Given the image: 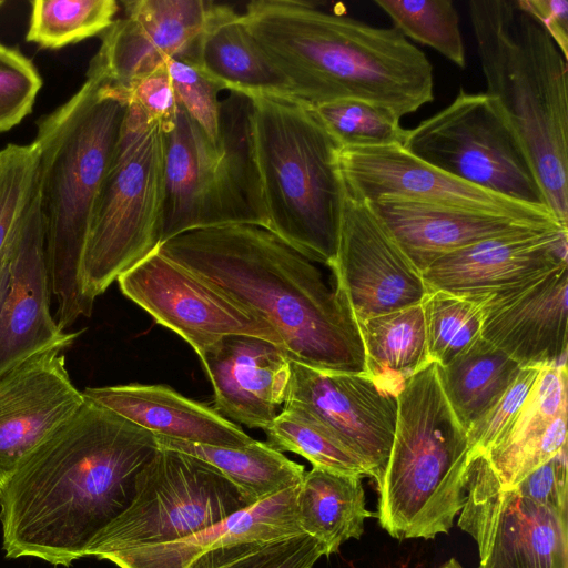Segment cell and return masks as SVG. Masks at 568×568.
Instances as JSON below:
<instances>
[{
  "label": "cell",
  "instance_id": "d590c367",
  "mask_svg": "<svg viewBox=\"0 0 568 568\" xmlns=\"http://www.w3.org/2000/svg\"><path fill=\"white\" fill-rule=\"evenodd\" d=\"M339 148L403 145L406 129L389 109L361 100L311 106Z\"/></svg>",
  "mask_w": 568,
  "mask_h": 568
},
{
  "label": "cell",
  "instance_id": "8fae6325",
  "mask_svg": "<svg viewBox=\"0 0 568 568\" xmlns=\"http://www.w3.org/2000/svg\"><path fill=\"white\" fill-rule=\"evenodd\" d=\"M403 148L462 181L547 206L527 155L485 92L460 88L447 106L406 130Z\"/></svg>",
  "mask_w": 568,
  "mask_h": 568
},
{
  "label": "cell",
  "instance_id": "3957f363",
  "mask_svg": "<svg viewBox=\"0 0 568 568\" xmlns=\"http://www.w3.org/2000/svg\"><path fill=\"white\" fill-rule=\"evenodd\" d=\"M242 17L291 97L311 106L361 100L402 119L434 100L432 63L394 27H375L305 0H254Z\"/></svg>",
  "mask_w": 568,
  "mask_h": 568
},
{
  "label": "cell",
  "instance_id": "e575fe53",
  "mask_svg": "<svg viewBox=\"0 0 568 568\" xmlns=\"http://www.w3.org/2000/svg\"><path fill=\"white\" fill-rule=\"evenodd\" d=\"M420 306L430 362L448 365L481 337L479 304L444 291H428Z\"/></svg>",
  "mask_w": 568,
  "mask_h": 568
},
{
  "label": "cell",
  "instance_id": "e0dca14e",
  "mask_svg": "<svg viewBox=\"0 0 568 568\" xmlns=\"http://www.w3.org/2000/svg\"><path fill=\"white\" fill-rule=\"evenodd\" d=\"M212 1H124V17L101 34L87 78H97L129 94L140 79L173 58L189 60L202 34Z\"/></svg>",
  "mask_w": 568,
  "mask_h": 568
},
{
  "label": "cell",
  "instance_id": "f35d334b",
  "mask_svg": "<svg viewBox=\"0 0 568 568\" xmlns=\"http://www.w3.org/2000/svg\"><path fill=\"white\" fill-rule=\"evenodd\" d=\"M166 68L179 105L214 142L220 141L222 90L195 64L181 58L168 61Z\"/></svg>",
  "mask_w": 568,
  "mask_h": 568
},
{
  "label": "cell",
  "instance_id": "60d3db41",
  "mask_svg": "<svg viewBox=\"0 0 568 568\" xmlns=\"http://www.w3.org/2000/svg\"><path fill=\"white\" fill-rule=\"evenodd\" d=\"M328 556L325 545L307 534L272 541L263 548L216 568H312Z\"/></svg>",
  "mask_w": 568,
  "mask_h": 568
},
{
  "label": "cell",
  "instance_id": "74e56055",
  "mask_svg": "<svg viewBox=\"0 0 568 568\" xmlns=\"http://www.w3.org/2000/svg\"><path fill=\"white\" fill-rule=\"evenodd\" d=\"M42 83L29 58L0 42V133L11 130L32 112Z\"/></svg>",
  "mask_w": 568,
  "mask_h": 568
},
{
  "label": "cell",
  "instance_id": "484cf974",
  "mask_svg": "<svg viewBox=\"0 0 568 568\" xmlns=\"http://www.w3.org/2000/svg\"><path fill=\"white\" fill-rule=\"evenodd\" d=\"M82 393L87 399L156 436L231 448L245 447L255 440L213 407L166 385L87 387Z\"/></svg>",
  "mask_w": 568,
  "mask_h": 568
},
{
  "label": "cell",
  "instance_id": "cb8c5ba5",
  "mask_svg": "<svg viewBox=\"0 0 568 568\" xmlns=\"http://www.w3.org/2000/svg\"><path fill=\"white\" fill-rule=\"evenodd\" d=\"M367 202L420 273L436 260L486 240L528 231L568 230L557 224L406 199Z\"/></svg>",
  "mask_w": 568,
  "mask_h": 568
},
{
  "label": "cell",
  "instance_id": "52a82bcc",
  "mask_svg": "<svg viewBox=\"0 0 568 568\" xmlns=\"http://www.w3.org/2000/svg\"><path fill=\"white\" fill-rule=\"evenodd\" d=\"M394 440L376 484V517L393 538L448 534L465 503L469 447L430 362L398 396Z\"/></svg>",
  "mask_w": 568,
  "mask_h": 568
},
{
  "label": "cell",
  "instance_id": "4316f807",
  "mask_svg": "<svg viewBox=\"0 0 568 568\" xmlns=\"http://www.w3.org/2000/svg\"><path fill=\"white\" fill-rule=\"evenodd\" d=\"M222 90L247 97L291 95L290 85L271 62L233 7L212 1L191 58Z\"/></svg>",
  "mask_w": 568,
  "mask_h": 568
},
{
  "label": "cell",
  "instance_id": "7a4b0ae2",
  "mask_svg": "<svg viewBox=\"0 0 568 568\" xmlns=\"http://www.w3.org/2000/svg\"><path fill=\"white\" fill-rule=\"evenodd\" d=\"M159 250L271 326L291 361L323 372L365 373L361 331L346 295L270 230H194Z\"/></svg>",
  "mask_w": 568,
  "mask_h": 568
},
{
  "label": "cell",
  "instance_id": "4dcf8cb0",
  "mask_svg": "<svg viewBox=\"0 0 568 568\" xmlns=\"http://www.w3.org/2000/svg\"><path fill=\"white\" fill-rule=\"evenodd\" d=\"M435 365L442 390L466 433L496 404L521 369L483 337L448 365Z\"/></svg>",
  "mask_w": 568,
  "mask_h": 568
},
{
  "label": "cell",
  "instance_id": "9a60e30c",
  "mask_svg": "<svg viewBox=\"0 0 568 568\" xmlns=\"http://www.w3.org/2000/svg\"><path fill=\"white\" fill-rule=\"evenodd\" d=\"M358 322L419 305L422 273L398 247L369 203L345 190L338 246L329 266Z\"/></svg>",
  "mask_w": 568,
  "mask_h": 568
},
{
  "label": "cell",
  "instance_id": "7c38bea8",
  "mask_svg": "<svg viewBox=\"0 0 568 568\" xmlns=\"http://www.w3.org/2000/svg\"><path fill=\"white\" fill-rule=\"evenodd\" d=\"M457 524L476 541L477 568H568V511L504 488L485 453L469 450Z\"/></svg>",
  "mask_w": 568,
  "mask_h": 568
},
{
  "label": "cell",
  "instance_id": "ffe728a7",
  "mask_svg": "<svg viewBox=\"0 0 568 568\" xmlns=\"http://www.w3.org/2000/svg\"><path fill=\"white\" fill-rule=\"evenodd\" d=\"M84 400L61 349L36 355L0 376V487Z\"/></svg>",
  "mask_w": 568,
  "mask_h": 568
},
{
  "label": "cell",
  "instance_id": "603a6c76",
  "mask_svg": "<svg viewBox=\"0 0 568 568\" xmlns=\"http://www.w3.org/2000/svg\"><path fill=\"white\" fill-rule=\"evenodd\" d=\"M200 359L220 415L262 430L272 423L286 400L291 379V358L280 346L254 336L230 335Z\"/></svg>",
  "mask_w": 568,
  "mask_h": 568
},
{
  "label": "cell",
  "instance_id": "5bb4252c",
  "mask_svg": "<svg viewBox=\"0 0 568 568\" xmlns=\"http://www.w3.org/2000/svg\"><path fill=\"white\" fill-rule=\"evenodd\" d=\"M337 165L347 193L361 200L406 199L560 225L547 206L515 201L462 181L400 144L339 148Z\"/></svg>",
  "mask_w": 568,
  "mask_h": 568
},
{
  "label": "cell",
  "instance_id": "ab89813d",
  "mask_svg": "<svg viewBox=\"0 0 568 568\" xmlns=\"http://www.w3.org/2000/svg\"><path fill=\"white\" fill-rule=\"evenodd\" d=\"M539 367H523L503 396L467 432L470 452L485 453L513 420L534 386Z\"/></svg>",
  "mask_w": 568,
  "mask_h": 568
},
{
  "label": "cell",
  "instance_id": "b9f144b4",
  "mask_svg": "<svg viewBox=\"0 0 568 568\" xmlns=\"http://www.w3.org/2000/svg\"><path fill=\"white\" fill-rule=\"evenodd\" d=\"M523 496L559 511H568L567 447L514 487Z\"/></svg>",
  "mask_w": 568,
  "mask_h": 568
},
{
  "label": "cell",
  "instance_id": "ba28073f",
  "mask_svg": "<svg viewBox=\"0 0 568 568\" xmlns=\"http://www.w3.org/2000/svg\"><path fill=\"white\" fill-rule=\"evenodd\" d=\"M251 111L250 97L229 92L221 100V136L214 143L179 105L174 123L163 130L161 245L201 229L233 224L267 229Z\"/></svg>",
  "mask_w": 568,
  "mask_h": 568
},
{
  "label": "cell",
  "instance_id": "bcb514c9",
  "mask_svg": "<svg viewBox=\"0 0 568 568\" xmlns=\"http://www.w3.org/2000/svg\"><path fill=\"white\" fill-rule=\"evenodd\" d=\"M437 568H464L456 558H450Z\"/></svg>",
  "mask_w": 568,
  "mask_h": 568
},
{
  "label": "cell",
  "instance_id": "7402d4cb",
  "mask_svg": "<svg viewBox=\"0 0 568 568\" xmlns=\"http://www.w3.org/2000/svg\"><path fill=\"white\" fill-rule=\"evenodd\" d=\"M568 230H539L486 240L449 253L422 272L427 291L480 304L489 296L568 265Z\"/></svg>",
  "mask_w": 568,
  "mask_h": 568
},
{
  "label": "cell",
  "instance_id": "7dc6e473",
  "mask_svg": "<svg viewBox=\"0 0 568 568\" xmlns=\"http://www.w3.org/2000/svg\"><path fill=\"white\" fill-rule=\"evenodd\" d=\"M3 4V1H0V7Z\"/></svg>",
  "mask_w": 568,
  "mask_h": 568
},
{
  "label": "cell",
  "instance_id": "83f0119b",
  "mask_svg": "<svg viewBox=\"0 0 568 568\" xmlns=\"http://www.w3.org/2000/svg\"><path fill=\"white\" fill-rule=\"evenodd\" d=\"M361 476L313 467L305 471L296 495L303 532L322 541L328 556L349 539H359L365 520L376 517L366 508Z\"/></svg>",
  "mask_w": 568,
  "mask_h": 568
},
{
  "label": "cell",
  "instance_id": "ac0fdd59",
  "mask_svg": "<svg viewBox=\"0 0 568 568\" xmlns=\"http://www.w3.org/2000/svg\"><path fill=\"white\" fill-rule=\"evenodd\" d=\"M10 281L0 311V376L81 335L62 331L51 314V287L39 186L8 243Z\"/></svg>",
  "mask_w": 568,
  "mask_h": 568
},
{
  "label": "cell",
  "instance_id": "ee69618b",
  "mask_svg": "<svg viewBox=\"0 0 568 568\" xmlns=\"http://www.w3.org/2000/svg\"><path fill=\"white\" fill-rule=\"evenodd\" d=\"M519 2L544 27L568 60V1L519 0Z\"/></svg>",
  "mask_w": 568,
  "mask_h": 568
},
{
  "label": "cell",
  "instance_id": "d6a6232c",
  "mask_svg": "<svg viewBox=\"0 0 568 568\" xmlns=\"http://www.w3.org/2000/svg\"><path fill=\"white\" fill-rule=\"evenodd\" d=\"M28 42L57 50L102 34L115 20L114 0H33Z\"/></svg>",
  "mask_w": 568,
  "mask_h": 568
},
{
  "label": "cell",
  "instance_id": "d4e9b609",
  "mask_svg": "<svg viewBox=\"0 0 568 568\" xmlns=\"http://www.w3.org/2000/svg\"><path fill=\"white\" fill-rule=\"evenodd\" d=\"M566 363L542 367L521 407L486 452L504 488H514L567 447Z\"/></svg>",
  "mask_w": 568,
  "mask_h": 568
},
{
  "label": "cell",
  "instance_id": "8d00e7d4",
  "mask_svg": "<svg viewBox=\"0 0 568 568\" xmlns=\"http://www.w3.org/2000/svg\"><path fill=\"white\" fill-rule=\"evenodd\" d=\"M40 150L32 141L0 150V260L39 186Z\"/></svg>",
  "mask_w": 568,
  "mask_h": 568
},
{
  "label": "cell",
  "instance_id": "277c9868",
  "mask_svg": "<svg viewBox=\"0 0 568 568\" xmlns=\"http://www.w3.org/2000/svg\"><path fill=\"white\" fill-rule=\"evenodd\" d=\"M129 94L97 78L37 121L39 194L55 322L62 331L90 317L81 270L94 205L111 165Z\"/></svg>",
  "mask_w": 568,
  "mask_h": 568
},
{
  "label": "cell",
  "instance_id": "7bdbcfd3",
  "mask_svg": "<svg viewBox=\"0 0 568 568\" xmlns=\"http://www.w3.org/2000/svg\"><path fill=\"white\" fill-rule=\"evenodd\" d=\"M129 98L149 118L161 122L163 130L174 123L179 102L166 64L136 81L129 89Z\"/></svg>",
  "mask_w": 568,
  "mask_h": 568
},
{
  "label": "cell",
  "instance_id": "f6af8a7d",
  "mask_svg": "<svg viewBox=\"0 0 568 568\" xmlns=\"http://www.w3.org/2000/svg\"><path fill=\"white\" fill-rule=\"evenodd\" d=\"M8 246V245H7ZM10 281V257L8 247H6L0 260V311L4 301Z\"/></svg>",
  "mask_w": 568,
  "mask_h": 568
},
{
  "label": "cell",
  "instance_id": "836d02e7",
  "mask_svg": "<svg viewBox=\"0 0 568 568\" xmlns=\"http://www.w3.org/2000/svg\"><path fill=\"white\" fill-rule=\"evenodd\" d=\"M407 39L428 45L457 67L466 65L457 9L450 0H375Z\"/></svg>",
  "mask_w": 568,
  "mask_h": 568
},
{
  "label": "cell",
  "instance_id": "4fadbf2b",
  "mask_svg": "<svg viewBox=\"0 0 568 568\" xmlns=\"http://www.w3.org/2000/svg\"><path fill=\"white\" fill-rule=\"evenodd\" d=\"M116 281L124 296L182 337L199 357L230 335L258 337L283 349L264 321L159 248Z\"/></svg>",
  "mask_w": 568,
  "mask_h": 568
},
{
  "label": "cell",
  "instance_id": "1f68e13d",
  "mask_svg": "<svg viewBox=\"0 0 568 568\" xmlns=\"http://www.w3.org/2000/svg\"><path fill=\"white\" fill-rule=\"evenodd\" d=\"M263 430L271 447L297 454L313 467L367 477L362 462L325 424L302 408L284 405Z\"/></svg>",
  "mask_w": 568,
  "mask_h": 568
},
{
  "label": "cell",
  "instance_id": "f546056e",
  "mask_svg": "<svg viewBox=\"0 0 568 568\" xmlns=\"http://www.w3.org/2000/svg\"><path fill=\"white\" fill-rule=\"evenodd\" d=\"M161 448L194 456L216 468L253 505L302 483L305 467L288 459L266 442L220 447L156 436Z\"/></svg>",
  "mask_w": 568,
  "mask_h": 568
},
{
  "label": "cell",
  "instance_id": "30bf717a",
  "mask_svg": "<svg viewBox=\"0 0 568 568\" xmlns=\"http://www.w3.org/2000/svg\"><path fill=\"white\" fill-rule=\"evenodd\" d=\"M247 506L216 468L160 447L139 474L130 506L92 540L85 556L104 559L110 554L174 541Z\"/></svg>",
  "mask_w": 568,
  "mask_h": 568
},
{
  "label": "cell",
  "instance_id": "5b68a950",
  "mask_svg": "<svg viewBox=\"0 0 568 568\" xmlns=\"http://www.w3.org/2000/svg\"><path fill=\"white\" fill-rule=\"evenodd\" d=\"M486 94L528 158L557 221L568 229L567 60L519 0H470Z\"/></svg>",
  "mask_w": 568,
  "mask_h": 568
},
{
  "label": "cell",
  "instance_id": "9c48e42d",
  "mask_svg": "<svg viewBox=\"0 0 568 568\" xmlns=\"http://www.w3.org/2000/svg\"><path fill=\"white\" fill-rule=\"evenodd\" d=\"M163 203V128L130 101L84 248L81 293L90 315L99 295L160 247Z\"/></svg>",
  "mask_w": 568,
  "mask_h": 568
},
{
  "label": "cell",
  "instance_id": "6da1fadb",
  "mask_svg": "<svg viewBox=\"0 0 568 568\" xmlns=\"http://www.w3.org/2000/svg\"><path fill=\"white\" fill-rule=\"evenodd\" d=\"M153 433L85 398L0 487L6 557L69 567L132 503Z\"/></svg>",
  "mask_w": 568,
  "mask_h": 568
},
{
  "label": "cell",
  "instance_id": "d6986e66",
  "mask_svg": "<svg viewBox=\"0 0 568 568\" xmlns=\"http://www.w3.org/2000/svg\"><path fill=\"white\" fill-rule=\"evenodd\" d=\"M298 486L240 509L184 538L104 557L119 568H216L272 541L305 534L301 529Z\"/></svg>",
  "mask_w": 568,
  "mask_h": 568
},
{
  "label": "cell",
  "instance_id": "8992f818",
  "mask_svg": "<svg viewBox=\"0 0 568 568\" xmlns=\"http://www.w3.org/2000/svg\"><path fill=\"white\" fill-rule=\"evenodd\" d=\"M252 101L255 164L267 230L314 263L336 256L345 185L338 144L311 105L284 94Z\"/></svg>",
  "mask_w": 568,
  "mask_h": 568
},
{
  "label": "cell",
  "instance_id": "2e32d148",
  "mask_svg": "<svg viewBox=\"0 0 568 568\" xmlns=\"http://www.w3.org/2000/svg\"><path fill=\"white\" fill-rule=\"evenodd\" d=\"M284 405L302 408L325 424L362 462L377 484L395 435L397 395L365 373L323 372L291 361Z\"/></svg>",
  "mask_w": 568,
  "mask_h": 568
},
{
  "label": "cell",
  "instance_id": "44dd1931",
  "mask_svg": "<svg viewBox=\"0 0 568 568\" xmlns=\"http://www.w3.org/2000/svg\"><path fill=\"white\" fill-rule=\"evenodd\" d=\"M568 265L496 293L479 306L481 337L523 367L566 363Z\"/></svg>",
  "mask_w": 568,
  "mask_h": 568
},
{
  "label": "cell",
  "instance_id": "f1b7e54d",
  "mask_svg": "<svg viewBox=\"0 0 568 568\" xmlns=\"http://www.w3.org/2000/svg\"><path fill=\"white\" fill-rule=\"evenodd\" d=\"M365 374L398 396L409 378L430 363L420 304L358 322Z\"/></svg>",
  "mask_w": 568,
  "mask_h": 568
}]
</instances>
